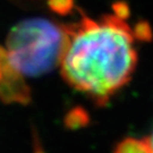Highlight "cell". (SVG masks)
Masks as SVG:
<instances>
[{"mask_svg": "<svg viewBox=\"0 0 153 153\" xmlns=\"http://www.w3.org/2000/svg\"><path fill=\"white\" fill-rule=\"evenodd\" d=\"M66 40V25L30 18L11 28L1 50L9 68L25 81L60 66Z\"/></svg>", "mask_w": 153, "mask_h": 153, "instance_id": "2", "label": "cell"}, {"mask_svg": "<svg viewBox=\"0 0 153 153\" xmlns=\"http://www.w3.org/2000/svg\"><path fill=\"white\" fill-rule=\"evenodd\" d=\"M49 5L51 9H53L57 13L65 14L71 10L73 6V0H49Z\"/></svg>", "mask_w": 153, "mask_h": 153, "instance_id": "4", "label": "cell"}, {"mask_svg": "<svg viewBox=\"0 0 153 153\" xmlns=\"http://www.w3.org/2000/svg\"><path fill=\"white\" fill-rule=\"evenodd\" d=\"M115 153H153L148 138H126L120 142Z\"/></svg>", "mask_w": 153, "mask_h": 153, "instance_id": "3", "label": "cell"}, {"mask_svg": "<svg viewBox=\"0 0 153 153\" xmlns=\"http://www.w3.org/2000/svg\"><path fill=\"white\" fill-rule=\"evenodd\" d=\"M67 40L60 61L65 81L103 103L131 78L137 64V31L117 14L100 19L83 17L66 25Z\"/></svg>", "mask_w": 153, "mask_h": 153, "instance_id": "1", "label": "cell"}, {"mask_svg": "<svg viewBox=\"0 0 153 153\" xmlns=\"http://www.w3.org/2000/svg\"><path fill=\"white\" fill-rule=\"evenodd\" d=\"M148 140H149V143H150V145H151L152 151H153V133H152V135H151V136L148 137Z\"/></svg>", "mask_w": 153, "mask_h": 153, "instance_id": "5", "label": "cell"}]
</instances>
